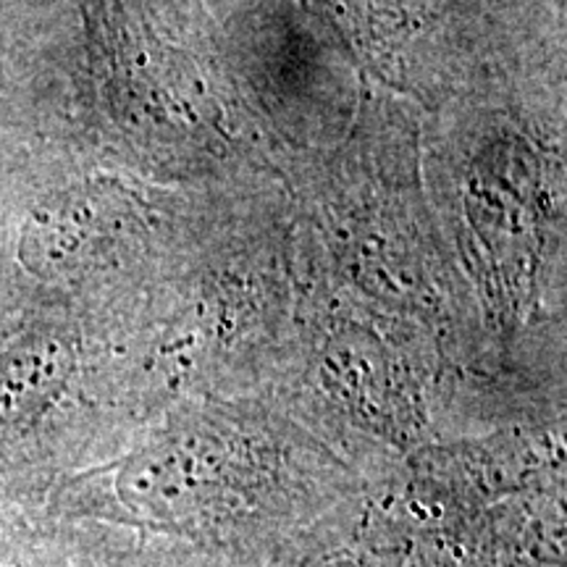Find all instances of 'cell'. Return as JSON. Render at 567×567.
<instances>
[{
  "label": "cell",
  "instance_id": "obj_1",
  "mask_svg": "<svg viewBox=\"0 0 567 567\" xmlns=\"http://www.w3.org/2000/svg\"><path fill=\"white\" fill-rule=\"evenodd\" d=\"M66 371L63 354L53 344L21 347L0 360V421H21L38 410L59 386Z\"/></svg>",
  "mask_w": 567,
  "mask_h": 567
}]
</instances>
